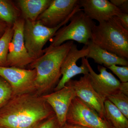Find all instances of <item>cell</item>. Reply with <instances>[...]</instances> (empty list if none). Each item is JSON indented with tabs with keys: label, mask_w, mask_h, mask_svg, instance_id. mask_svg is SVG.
I'll list each match as a JSON object with an SVG mask.
<instances>
[{
	"label": "cell",
	"mask_w": 128,
	"mask_h": 128,
	"mask_svg": "<svg viewBox=\"0 0 128 128\" xmlns=\"http://www.w3.org/2000/svg\"><path fill=\"white\" fill-rule=\"evenodd\" d=\"M73 44V41H69L57 47H48L44 50L42 56L28 65L36 70L35 87L37 94L42 96L57 86L62 76V62Z\"/></svg>",
	"instance_id": "2"
},
{
	"label": "cell",
	"mask_w": 128,
	"mask_h": 128,
	"mask_svg": "<svg viewBox=\"0 0 128 128\" xmlns=\"http://www.w3.org/2000/svg\"><path fill=\"white\" fill-rule=\"evenodd\" d=\"M80 6L79 0H52L50 5L36 20L49 28L62 23Z\"/></svg>",
	"instance_id": "11"
},
{
	"label": "cell",
	"mask_w": 128,
	"mask_h": 128,
	"mask_svg": "<svg viewBox=\"0 0 128 128\" xmlns=\"http://www.w3.org/2000/svg\"><path fill=\"white\" fill-rule=\"evenodd\" d=\"M86 46L88 53L86 58L92 59L95 63L106 67L114 65L128 66V60L100 48L91 40Z\"/></svg>",
	"instance_id": "15"
},
{
	"label": "cell",
	"mask_w": 128,
	"mask_h": 128,
	"mask_svg": "<svg viewBox=\"0 0 128 128\" xmlns=\"http://www.w3.org/2000/svg\"><path fill=\"white\" fill-rule=\"evenodd\" d=\"M24 18L21 17L12 25L14 34L9 45L7 57L8 66L24 68L34 60L28 52L24 41Z\"/></svg>",
	"instance_id": "10"
},
{
	"label": "cell",
	"mask_w": 128,
	"mask_h": 128,
	"mask_svg": "<svg viewBox=\"0 0 128 128\" xmlns=\"http://www.w3.org/2000/svg\"><path fill=\"white\" fill-rule=\"evenodd\" d=\"M81 10L82 9L79 6L65 20L54 28L48 27L38 21L25 20L24 29V41L30 57L34 60L42 56L44 54L43 48L46 43L54 36L60 28L68 23L76 12Z\"/></svg>",
	"instance_id": "5"
},
{
	"label": "cell",
	"mask_w": 128,
	"mask_h": 128,
	"mask_svg": "<svg viewBox=\"0 0 128 128\" xmlns=\"http://www.w3.org/2000/svg\"><path fill=\"white\" fill-rule=\"evenodd\" d=\"M55 115L51 107L36 92L12 96L0 108V126L34 128Z\"/></svg>",
	"instance_id": "1"
},
{
	"label": "cell",
	"mask_w": 128,
	"mask_h": 128,
	"mask_svg": "<svg viewBox=\"0 0 128 128\" xmlns=\"http://www.w3.org/2000/svg\"><path fill=\"white\" fill-rule=\"evenodd\" d=\"M14 34L12 25H10L0 38V66L7 67L9 45Z\"/></svg>",
	"instance_id": "19"
},
{
	"label": "cell",
	"mask_w": 128,
	"mask_h": 128,
	"mask_svg": "<svg viewBox=\"0 0 128 128\" xmlns=\"http://www.w3.org/2000/svg\"><path fill=\"white\" fill-rule=\"evenodd\" d=\"M90 40L100 48L128 59V30L116 16L94 25Z\"/></svg>",
	"instance_id": "3"
},
{
	"label": "cell",
	"mask_w": 128,
	"mask_h": 128,
	"mask_svg": "<svg viewBox=\"0 0 128 128\" xmlns=\"http://www.w3.org/2000/svg\"><path fill=\"white\" fill-rule=\"evenodd\" d=\"M116 16L124 28L128 30V13L121 12Z\"/></svg>",
	"instance_id": "25"
},
{
	"label": "cell",
	"mask_w": 128,
	"mask_h": 128,
	"mask_svg": "<svg viewBox=\"0 0 128 128\" xmlns=\"http://www.w3.org/2000/svg\"><path fill=\"white\" fill-rule=\"evenodd\" d=\"M10 25L0 20V38L4 34L7 28Z\"/></svg>",
	"instance_id": "26"
},
{
	"label": "cell",
	"mask_w": 128,
	"mask_h": 128,
	"mask_svg": "<svg viewBox=\"0 0 128 128\" xmlns=\"http://www.w3.org/2000/svg\"><path fill=\"white\" fill-rule=\"evenodd\" d=\"M107 68L119 78L120 82H128V66H118L114 65Z\"/></svg>",
	"instance_id": "22"
},
{
	"label": "cell",
	"mask_w": 128,
	"mask_h": 128,
	"mask_svg": "<svg viewBox=\"0 0 128 128\" xmlns=\"http://www.w3.org/2000/svg\"><path fill=\"white\" fill-rule=\"evenodd\" d=\"M110 2L122 12L128 13V0H110Z\"/></svg>",
	"instance_id": "24"
},
{
	"label": "cell",
	"mask_w": 128,
	"mask_h": 128,
	"mask_svg": "<svg viewBox=\"0 0 128 128\" xmlns=\"http://www.w3.org/2000/svg\"><path fill=\"white\" fill-rule=\"evenodd\" d=\"M54 110L60 126L66 122V116L73 98L76 97L73 88L67 83L64 87L52 93L42 96Z\"/></svg>",
	"instance_id": "13"
},
{
	"label": "cell",
	"mask_w": 128,
	"mask_h": 128,
	"mask_svg": "<svg viewBox=\"0 0 128 128\" xmlns=\"http://www.w3.org/2000/svg\"><path fill=\"white\" fill-rule=\"evenodd\" d=\"M84 59L89 70L92 86L105 100L109 96L119 92L128 96V82L122 83L112 73L108 72L106 67L102 66H98L100 74H97L89 64L88 59L84 57Z\"/></svg>",
	"instance_id": "6"
},
{
	"label": "cell",
	"mask_w": 128,
	"mask_h": 128,
	"mask_svg": "<svg viewBox=\"0 0 128 128\" xmlns=\"http://www.w3.org/2000/svg\"><path fill=\"white\" fill-rule=\"evenodd\" d=\"M82 11L92 20L100 22L108 20L122 12L108 0H79Z\"/></svg>",
	"instance_id": "14"
},
{
	"label": "cell",
	"mask_w": 128,
	"mask_h": 128,
	"mask_svg": "<svg viewBox=\"0 0 128 128\" xmlns=\"http://www.w3.org/2000/svg\"><path fill=\"white\" fill-rule=\"evenodd\" d=\"M104 119L112 128H128V119L112 103L108 100L104 102Z\"/></svg>",
	"instance_id": "17"
},
{
	"label": "cell",
	"mask_w": 128,
	"mask_h": 128,
	"mask_svg": "<svg viewBox=\"0 0 128 128\" xmlns=\"http://www.w3.org/2000/svg\"><path fill=\"white\" fill-rule=\"evenodd\" d=\"M106 100L111 102L128 119V96L118 92L109 96Z\"/></svg>",
	"instance_id": "20"
},
{
	"label": "cell",
	"mask_w": 128,
	"mask_h": 128,
	"mask_svg": "<svg viewBox=\"0 0 128 128\" xmlns=\"http://www.w3.org/2000/svg\"><path fill=\"white\" fill-rule=\"evenodd\" d=\"M66 122L88 128H112L96 110L77 97L72 101L66 114Z\"/></svg>",
	"instance_id": "7"
},
{
	"label": "cell",
	"mask_w": 128,
	"mask_h": 128,
	"mask_svg": "<svg viewBox=\"0 0 128 128\" xmlns=\"http://www.w3.org/2000/svg\"><path fill=\"white\" fill-rule=\"evenodd\" d=\"M88 50L84 46L78 50L77 45L73 44L64 59L61 66L62 77L54 90V91L62 89L72 78L80 74H89V72L84 59L87 56Z\"/></svg>",
	"instance_id": "8"
},
{
	"label": "cell",
	"mask_w": 128,
	"mask_h": 128,
	"mask_svg": "<svg viewBox=\"0 0 128 128\" xmlns=\"http://www.w3.org/2000/svg\"><path fill=\"white\" fill-rule=\"evenodd\" d=\"M68 25H64L50 39L48 47H57L69 41H74L87 46L91 39L92 30L96 25L86 16L82 9L76 12L70 18Z\"/></svg>",
	"instance_id": "4"
},
{
	"label": "cell",
	"mask_w": 128,
	"mask_h": 128,
	"mask_svg": "<svg viewBox=\"0 0 128 128\" xmlns=\"http://www.w3.org/2000/svg\"><path fill=\"white\" fill-rule=\"evenodd\" d=\"M12 96L10 86L0 76V108L6 104Z\"/></svg>",
	"instance_id": "21"
},
{
	"label": "cell",
	"mask_w": 128,
	"mask_h": 128,
	"mask_svg": "<svg viewBox=\"0 0 128 128\" xmlns=\"http://www.w3.org/2000/svg\"><path fill=\"white\" fill-rule=\"evenodd\" d=\"M20 9L14 2L0 0V20L9 25H13L22 16Z\"/></svg>",
	"instance_id": "18"
},
{
	"label": "cell",
	"mask_w": 128,
	"mask_h": 128,
	"mask_svg": "<svg viewBox=\"0 0 128 128\" xmlns=\"http://www.w3.org/2000/svg\"><path fill=\"white\" fill-rule=\"evenodd\" d=\"M60 127L55 114L42 121L34 128H60Z\"/></svg>",
	"instance_id": "23"
},
{
	"label": "cell",
	"mask_w": 128,
	"mask_h": 128,
	"mask_svg": "<svg viewBox=\"0 0 128 128\" xmlns=\"http://www.w3.org/2000/svg\"><path fill=\"white\" fill-rule=\"evenodd\" d=\"M51 1L52 0H18L16 2L24 20L35 21L49 6Z\"/></svg>",
	"instance_id": "16"
},
{
	"label": "cell",
	"mask_w": 128,
	"mask_h": 128,
	"mask_svg": "<svg viewBox=\"0 0 128 128\" xmlns=\"http://www.w3.org/2000/svg\"><path fill=\"white\" fill-rule=\"evenodd\" d=\"M60 128H88L78 124H73L66 122L63 126L60 127Z\"/></svg>",
	"instance_id": "27"
},
{
	"label": "cell",
	"mask_w": 128,
	"mask_h": 128,
	"mask_svg": "<svg viewBox=\"0 0 128 128\" xmlns=\"http://www.w3.org/2000/svg\"><path fill=\"white\" fill-rule=\"evenodd\" d=\"M0 76L10 86L12 96L36 92V70L34 69L0 66Z\"/></svg>",
	"instance_id": "9"
},
{
	"label": "cell",
	"mask_w": 128,
	"mask_h": 128,
	"mask_svg": "<svg viewBox=\"0 0 128 128\" xmlns=\"http://www.w3.org/2000/svg\"><path fill=\"white\" fill-rule=\"evenodd\" d=\"M0 128H3V127H0Z\"/></svg>",
	"instance_id": "28"
},
{
	"label": "cell",
	"mask_w": 128,
	"mask_h": 128,
	"mask_svg": "<svg viewBox=\"0 0 128 128\" xmlns=\"http://www.w3.org/2000/svg\"><path fill=\"white\" fill-rule=\"evenodd\" d=\"M67 83L73 88L76 97L93 108L101 118H104L105 100L92 87L89 74L81 76L78 80L72 79Z\"/></svg>",
	"instance_id": "12"
}]
</instances>
